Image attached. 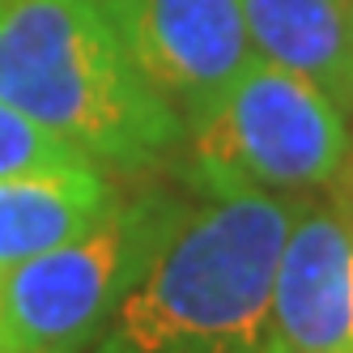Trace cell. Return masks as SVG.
<instances>
[{"instance_id":"obj_1","label":"cell","mask_w":353,"mask_h":353,"mask_svg":"<svg viewBox=\"0 0 353 353\" xmlns=\"http://www.w3.org/2000/svg\"><path fill=\"white\" fill-rule=\"evenodd\" d=\"M298 209L260 188L209 192L81 353H272V276Z\"/></svg>"},{"instance_id":"obj_3","label":"cell","mask_w":353,"mask_h":353,"mask_svg":"<svg viewBox=\"0 0 353 353\" xmlns=\"http://www.w3.org/2000/svg\"><path fill=\"white\" fill-rule=\"evenodd\" d=\"M188 209V200L166 192L115 200L85 234L0 272V349L81 353L98 323L179 230Z\"/></svg>"},{"instance_id":"obj_5","label":"cell","mask_w":353,"mask_h":353,"mask_svg":"<svg viewBox=\"0 0 353 353\" xmlns=\"http://www.w3.org/2000/svg\"><path fill=\"white\" fill-rule=\"evenodd\" d=\"M137 68L188 119L209 111L256 60L243 0H98Z\"/></svg>"},{"instance_id":"obj_4","label":"cell","mask_w":353,"mask_h":353,"mask_svg":"<svg viewBox=\"0 0 353 353\" xmlns=\"http://www.w3.org/2000/svg\"><path fill=\"white\" fill-rule=\"evenodd\" d=\"M192 170L205 192H311L353 154L349 115L311 81L251 60L209 111L188 119Z\"/></svg>"},{"instance_id":"obj_7","label":"cell","mask_w":353,"mask_h":353,"mask_svg":"<svg viewBox=\"0 0 353 353\" xmlns=\"http://www.w3.org/2000/svg\"><path fill=\"white\" fill-rule=\"evenodd\" d=\"M256 56L353 111V0H243Z\"/></svg>"},{"instance_id":"obj_10","label":"cell","mask_w":353,"mask_h":353,"mask_svg":"<svg viewBox=\"0 0 353 353\" xmlns=\"http://www.w3.org/2000/svg\"><path fill=\"white\" fill-rule=\"evenodd\" d=\"M0 353H5V349H0Z\"/></svg>"},{"instance_id":"obj_9","label":"cell","mask_w":353,"mask_h":353,"mask_svg":"<svg viewBox=\"0 0 353 353\" xmlns=\"http://www.w3.org/2000/svg\"><path fill=\"white\" fill-rule=\"evenodd\" d=\"M90 162L81 149H72L43 123L21 115L0 98V174H34V170H64Z\"/></svg>"},{"instance_id":"obj_6","label":"cell","mask_w":353,"mask_h":353,"mask_svg":"<svg viewBox=\"0 0 353 353\" xmlns=\"http://www.w3.org/2000/svg\"><path fill=\"white\" fill-rule=\"evenodd\" d=\"M272 353H353V230L336 209H298L268 311Z\"/></svg>"},{"instance_id":"obj_2","label":"cell","mask_w":353,"mask_h":353,"mask_svg":"<svg viewBox=\"0 0 353 353\" xmlns=\"http://www.w3.org/2000/svg\"><path fill=\"white\" fill-rule=\"evenodd\" d=\"M0 98L115 170H145L183 141V115L98 0H0Z\"/></svg>"},{"instance_id":"obj_8","label":"cell","mask_w":353,"mask_h":353,"mask_svg":"<svg viewBox=\"0 0 353 353\" xmlns=\"http://www.w3.org/2000/svg\"><path fill=\"white\" fill-rule=\"evenodd\" d=\"M115 205V188L98 166L0 174V272L85 234Z\"/></svg>"}]
</instances>
